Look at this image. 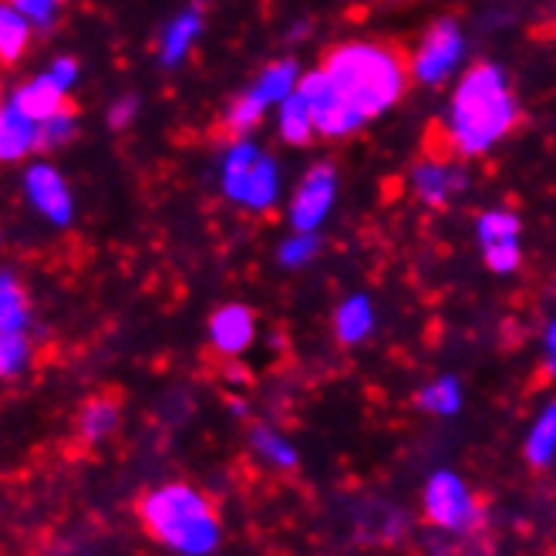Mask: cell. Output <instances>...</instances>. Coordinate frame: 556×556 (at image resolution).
Here are the masks:
<instances>
[{
  "label": "cell",
  "mask_w": 556,
  "mask_h": 556,
  "mask_svg": "<svg viewBox=\"0 0 556 556\" xmlns=\"http://www.w3.org/2000/svg\"><path fill=\"white\" fill-rule=\"evenodd\" d=\"M320 72L338 85V91L362 112L365 118H375L415 81V54L405 51L402 41H348L327 48L320 58Z\"/></svg>",
  "instance_id": "6da1fadb"
},
{
  "label": "cell",
  "mask_w": 556,
  "mask_h": 556,
  "mask_svg": "<svg viewBox=\"0 0 556 556\" xmlns=\"http://www.w3.org/2000/svg\"><path fill=\"white\" fill-rule=\"evenodd\" d=\"M522 122L516 94L503 72L489 61H476L466 72L463 85L452 98V122L448 132L455 139L459 155H479Z\"/></svg>",
  "instance_id": "7a4b0ae2"
},
{
  "label": "cell",
  "mask_w": 556,
  "mask_h": 556,
  "mask_svg": "<svg viewBox=\"0 0 556 556\" xmlns=\"http://www.w3.org/2000/svg\"><path fill=\"white\" fill-rule=\"evenodd\" d=\"M139 519L152 540L179 556H213L223 540L213 503L189 482L149 489L139 500Z\"/></svg>",
  "instance_id": "3957f363"
},
{
  "label": "cell",
  "mask_w": 556,
  "mask_h": 556,
  "mask_svg": "<svg viewBox=\"0 0 556 556\" xmlns=\"http://www.w3.org/2000/svg\"><path fill=\"white\" fill-rule=\"evenodd\" d=\"M421 509H425V519L445 533H472L482 527V503L472 496L466 479L452 469H439L425 482Z\"/></svg>",
  "instance_id": "277c9868"
},
{
  "label": "cell",
  "mask_w": 556,
  "mask_h": 556,
  "mask_svg": "<svg viewBox=\"0 0 556 556\" xmlns=\"http://www.w3.org/2000/svg\"><path fill=\"white\" fill-rule=\"evenodd\" d=\"M298 91L311 102V112H314V125H317V136L320 139H344L351 136L357 125L368 122L362 112H357L348 98L338 91V85L327 78L320 68L304 75L298 81Z\"/></svg>",
  "instance_id": "5b68a950"
},
{
  "label": "cell",
  "mask_w": 556,
  "mask_h": 556,
  "mask_svg": "<svg viewBox=\"0 0 556 556\" xmlns=\"http://www.w3.org/2000/svg\"><path fill=\"white\" fill-rule=\"evenodd\" d=\"M459 51H463L459 27H455L452 21H435L429 30H425V38L415 51V78L439 81L455 64Z\"/></svg>",
  "instance_id": "8992f818"
},
{
  "label": "cell",
  "mask_w": 556,
  "mask_h": 556,
  "mask_svg": "<svg viewBox=\"0 0 556 556\" xmlns=\"http://www.w3.org/2000/svg\"><path fill=\"white\" fill-rule=\"evenodd\" d=\"M331 195H334V166H314L304 182L293 192V203H290V219H293V230L311 233L314 226L324 219L327 206H331Z\"/></svg>",
  "instance_id": "52a82bcc"
},
{
  "label": "cell",
  "mask_w": 556,
  "mask_h": 556,
  "mask_svg": "<svg viewBox=\"0 0 556 556\" xmlns=\"http://www.w3.org/2000/svg\"><path fill=\"white\" fill-rule=\"evenodd\" d=\"M412 182H415V192L425 206L445 210L452 195L463 189L466 176L459 173V162H439V159L421 155L412 169Z\"/></svg>",
  "instance_id": "ba28073f"
},
{
  "label": "cell",
  "mask_w": 556,
  "mask_h": 556,
  "mask_svg": "<svg viewBox=\"0 0 556 556\" xmlns=\"http://www.w3.org/2000/svg\"><path fill=\"white\" fill-rule=\"evenodd\" d=\"M210 341L223 357H237L253 344V311L243 304H226L210 317Z\"/></svg>",
  "instance_id": "9c48e42d"
},
{
  "label": "cell",
  "mask_w": 556,
  "mask_h": 556,
  "mask_svg": "<svg viewBox=\"0 0 556 556\" xmlns=\"http://www.w3.org/2000/svg\"><path fill=\"white\" fill-rule=\"evenodd\" d=\"M27 192L30 200H35V206L54 219V223H68L72 216V200H68V189H64L61 176L51 169V166H35L27 173Z\"/></svg>",
  "instance_id": "30bf717a"
},
{
  "label": "cell",
  "mask_w": 556,
  "mask_h": 556,
  "mask_svg": "<svg viewBox=\"0 0 556 556\" xmlns=\"http://www.w3.org/2000/svg\"><path fill=\"white\" fill-rule=\"evenodd\" d=\"M270 102L264 94H260L256 88L253 91H247V94H240L237 102L226 109V115L216 122V128H213V139L216 142H240L243 136H250L253 128L260 125V118H264V109H267Z\"/></svg>",
  "instance_id": "8fae6325"
},
{
  "label": "cell",
  "mask_w": 556,
  "mask_h": 556,
  "mask_svg": "<svg viewBox=\"0 0 556 556\" xmlns=\"http://www.w3.org/2000/svg\"><path fill=\"white\" fill-rule=\"evenodd\" d=\"M11 102L27 115V118H35V122H45L51 115H58L64 105H68V98H64V88L45 75V78H35V81H27L24 88H17V94L11 98Z\"/></svg>",
  "instance_id": "7c38bea8"
},
{
  "label": "cell",
  "mask_w": 556,
  "mask_h": 556,
  "mask_svg": "<svg viewBox=\"0 0 556 556\" xmlns=\"http://www.w3.org/2000/svg\"><path fill=\"white\" fill-rule=\"evenodd\" d=\"M118 415H122V405L118 399H109V395H94L81 405L78 412V439L85 445H98L105 442L115 429H118Z\"/></svg>",
  "instance_id": "4fadbf2b"
},
{
  "label": "cell",
  "mask_w": 556,
  "mask_h": 556,
  "mask_svg": "<svg viewBox=\"0 0 556 556\" xmlns=\"http://www.w3.org/2000/svg\"><path fill=\"white\" fill-rule=\"evenodd\" d=\"M35 142H38V122L27 118L11 102L4 109V115H0V155H4L8 162L24 159L27 152H35Z\"/></svg>",
  "instance_id": "5bb4252c"
},
{
  "label": "cell",
  "mask_w": 556,
  "mask_h": 556,
  "mask_svg": "<svg viewBox=\"0 0 556 556\" xmlns=\"http://www.w3.org/2000/svg\"><path fill=\"white\" fill-rule=\"evenodd\" d=\"M280 136L287 146H311L317 136L311 102L301 91H290L280 102Z\"/></svg>",
  "instance_id": "9a60e30c"
},
{
  "label": "cell",
  "mask_w": 556,
  "mask_h": 556,
  "mask_svg": "<svg viewBox=\"0 0 556 556\" xmlns=\"http://www.w3.org/2000/svg\"><path fill=\"white\" fill-rule=\"evenodd\" d=\"M250 445H253V452L267 466H274L280 472L298 469V452H293V445L283 435H277L274 429H267V425H253V429H250Z\"/></svg>",
  "instance_id": "2e32d148"
},
{
  "label": "cell",
  "mask_w": 556,
  "mask_h": 556,
  "mask_svg": "<svg viewBox=\"0 0 556 556\" xmlns=\"http://www.w3.org/2000/svg\"><path fill=\"white\" fill-rule=\"evenodd\" d=\"M556 459V402L536 418L533 432L527 435V463L533 469H546Z\"/></svg>",
  "instance_id": "e0dca14e"
},
{
  "label": "cell",
  "mask_w": 556,
  "mask_h": 556,
  "mask_svg": "<svg viewBox=\"0 0 556 556\" xmlns=\"http://www.w3.org/2000/svg\"><path fill=\"white\" fill-rule=\"evenodd\" d=\"M30 45V24L21 11H14L11 4L0 11V58H4V68L27 51Z\"/></svg>",
  "instance_id": "ac0fdd59"
},
{
  "label": "cell",
  "mask_w": 556,
  "mask_h": 556,
  "mask_svg": "<svg viewBox=\"0 0 556 556\" xmlns=\"http://www.w3.org/2000/svg\"><path fill=\"white\" fill-rule=\"evenodd\" d=\"M75 115H78V105L68 98V105H64L58 115L38 122V142H35V152H54L61 149L64 142H68L75 136Z\"/></svg>",
  "instance_id": "d6986e66"
},
{
  "label": "cell",
  "mask_w": 556,
  "mask_h": 556,
  "mask_svg": "<svg viewBox=\"0 0 556 556\" xmlns=\"http://www.w3.org/2000/svg\"><path fill=\"white\" fill-rule=\"evenodd\" d=\"M418 405L432 415H455L463 405V388L455 378H439L429 388L418 391Z\"/></svg>",
  "instance_id": "ffe728a7"
},
{
  "label": "cell",
  "mask_w": 556,
  "mask_h": 556,
  "mask_svg": "<svg viewBox=\"0 0 556 556\" xmlns=\"http://www.w3.org/2000/svg\"><path fill=\"white\" fill-rule=\"evenodd\" d=\"M371 331V307L365 298H351L338 311V341L341 344H357Z\"/></svg>",
  "instance_id": "44dd1931"
},
{
  "label": "cell",
  "mask_w": 556,
  "mask_h": 556,
  "mask_svg": "<svg viewBox=\"0 0 556 556\" xmlns=\"http://www.w3.org/2000/svg\"><path fill=\"white\" fill-rule=\"evenodd\" d=\"M256 152L250 146H237L230 152V162H226V192L233 195V200H247V189H250V179H253V166H256Z\"/></svg>",
  "instance_id": "7402d4cb"
},
{
  "label": "cell",
  "mask_w": 556,
  "mask_h": 556,
  "mask_svg": "<svg viewBox=\"0 0 556 556\" xmlns=\"http://www.w3.org/2000/svg\"><path fill=\"white\" fill-rule=\"evenodd\" d=\"M27 324V298L24 290L14 283L11 274H4V293H0V327L8 331H24Z\"/></svg>",
  "instance_id": "603a6c76"
},
{
  "label": "cell",
  "mask_w": 556,
  "mask_h": 556,
  "mask_svg": "<svg viewBox=\"0 0 556 556\" xmlns=\"http://www.w3.org/2000/svg\"><path fill=\"white\" fill-rule=\"evenodd\" d=\"M200 8H192V11H186L173 27H169V38H166V48H162V61L166 64H176L182 54H186V48H189V41L195 38V30H200Z\"/></svg>",
  "instance_id": "cb8c5ba5"
},
{
  "label": "cell",
  "mask_w": 556,
  "mask_h": 556,
  "mask_svg": "<svg viewBox=\"0 0 556 556\" xmlns=\"http://www.w3.org/2000/svg\"><path fill=\"white\" fill-rule=\"evenodd\" d=\"M293 78H298V64H293V61H277V64H270L264 75H260L256 91L264 94L267 102H283V98L290 94V88H293Z\"/></svg>",
  "instance_id": "d4e9b609"
},
{
  "label": "cell",
  "mask_w": 556,
  "mask_h": 556,
  "mask_svg": "<svg viewBox=\"0 0 556 556\" xmlns=\"http://www.w3.org/2000/svg\"><path fill=\"white\" fill-rule=\"evenodd\" d=\"M274 186H277V179H274V162L267 155H260L256 166H253V179H250V189H247V200L243 203H250V206H267L274 200Z\"/></svg>",
  "instance_id": "484cf974"
},
{
  "label": "cell",
  "mask_w": 556,
  "mask_h": 556,
  "mask_svg": "<svg viewBox=\"0 0 556 556\" xmlns=\"http://www.w3.org/2000/svg\"><path fill=\"white\" fill-rule=\"evenodd\" d=\"M27 354H30L27 334L24 331H8L4 341H0V371H4V378H14L27 365Z\"/></svg>",
  "instance_id": "4316f807"
},
{
  "label": "cell",
  "mask_w": 556,
  "mask_h": 556,
  "mask_svg": "<svg viewBox=\"0 0 556 556\" xmlns=\"http://www.w3.org/2000/svg\"><path fill=\"white\" fill-rule=\"evenodd\" d=\"M519 233V219L509 213H485L479 219V240L482 243H496V240H509Z\"/></svg>",
  "instance_id": "83f0119b"
},
{
  "label": "cell",
  "mask_w": 556,
  "mask_h": 556,
  "mask_svg": "<svg viewBox=\"0 0 556 556\" xmlns=\"http://www.w3.org/2000/svg\"><path fill=\"white\" fill-rule=\"evenodd\" d=\"M482 253H485V264L493 267L496 274H509V270H516V264H519V247H516V237H509V240H496V243H482Z\"/></svg>",
  "instance_id": "f1b7e54d"
},
{
  "label": "cell",
  "mask_w": 556,
  "mask_h": 556,
  "mask_svg": "<svg viewBox=\"0 0 556 556\" xmlns=\"http://www.w3.org/2000/svg\"><path fill=\"white\" fill-rule=\"evenodd\" d=\"M8 4H11L14 11H21L27 21H35L38 27H45V24H51L54 8L61 4V0H8Z\"/></svg>",
  "instance_id": "f546056e"
},
{
  "label": "cell",
  "mask_w": 556,
  "mask_h": 556,
  "mask_svg": "<svg viewBox=\"0 0 556 556\" xmlns=\"http://www.w3.org/2000/svg\"><path fill=\"white\" fill-rule=\"evenodd\" d=\"M314 250H317V240L301 237V240H290V243L280 250V260H283V264H304L307 256H314Z\"/></svg>",
  "instance_id": "4dcf8cb0"
},
{
  "label": "cell",
  "mask_w": 556,
  "mask_h": 556,
  "mask_svg": "<svg viewBox=\"0 0 556 556\" xmlns=\"http://www.w3.org/2000/svg\"><path fill=\"white\" fill-rule=\"evenodd\" d=\"M75 72H78V64H75V58H58L54 64H51V78L64 88V91H68V85L75 81Z\"/></svg>",
  "instance_id": "1f68e13d"
},
{
  "label": "cell",
  "mask_w": 556,
  "mask_h": 556,
  "mask_svg": "<svg viewBox=\"0 0 556 556\" xmlns=\"http://www.w3.org/2000/svg\"><path fill=\"white\" fill-rule=\"evenodd\" d=\"M546 371L556 375V324L549 327V334H546Z\"/></svg>",
  "instance_id": "d6a6232c"
},
{
  "label": "cell",
  "mask_w": 556,
  "mask_h": 556,
  "mask_svg": "<svg viewBox=\"0 0 556 556\" xmlns=\"http://www.w3.org/2000/svg\"><path fill=\"white\" fill-rule=\"evenodd\" d=\"M132 102H118L115 112H112V128H122V122H128V115H132Z\"/></svg>",
  "instance_id": "836d02e7"
}]
</instances>
